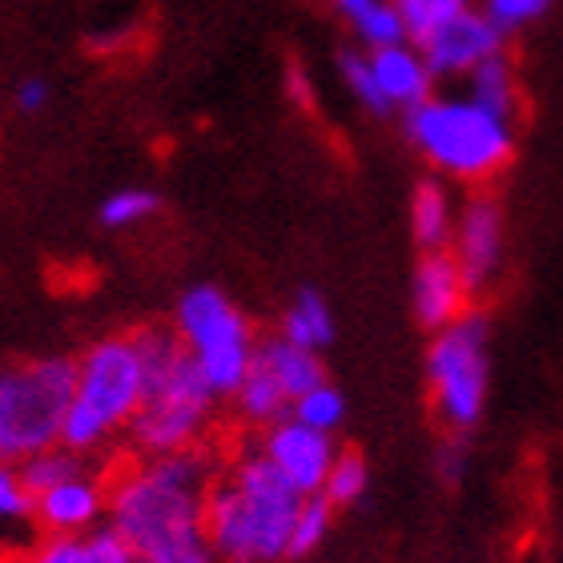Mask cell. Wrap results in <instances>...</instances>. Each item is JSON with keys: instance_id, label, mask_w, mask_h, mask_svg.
Segmentation results:
<instances>
[{"instance_id": "20", "label": "cell", "mask_w": 563, "mask_h": 563, "mask_svg": "<svg viewBox=\"0 0 563 563\" xmlns=\"http://www.w3.org/2000/svg\"><path fill=\"white\" fill-rule=\"evenodd\" d=\"M411 230H415V242L422 250H443L451 238H455V218H451V198H446L443 186H434V181H422L415 189V201H411Z\"/></svg>"}, {"instance_id": "6", "label": "cell", "mask_w": 563, "mask_h": 563, "mask_svg": "<svg viewBox=\"0 0 563 563\" xmlns=\"http://www.w3.org/2000/svg\"><path fill=\"white\" fill-rule=\"evenodd\" d=\"M407 137L419 145L422 157H431L443 174L479 181L507 165L516 133L511 118H499L471 97H431L407 113Z\"/></svg>"}, {"instance_id": "14", "label": "cell", "mask_w": 563, "mask_h": 563, "mask_svg": "<svg viewBox=\"0 0 563 563\" xmlns=\"http://www.w3.org/2000/svg\"><path fill=\"white\" fill-rule=\"evenodd\" d=\"M371 65H375L378 89H383V97L390 101V109L411 113V109H419L422 101H431L434 73L419 48H411V41H407V45H390V48L371 53Z\"/></svg>"}, {"instance_id": "3", "label": "cell", "mask_w": 563, "mask_h": 563, "mask_svg": "<svg viewBox=\"0 0 563 563\" xmlns=\"http://www.w3.org/2000/svg\"><path fill=\"white\" fill-rule=\"evenodd\" d=\"M137 339L141 354H145V371H150V390L125 431V443L137 459L194 451L201 446V434L213 419L218 390L189 358L177 330L145 327L137 330Z\"/></svg>"}, {"instance_id": "25", "label": "cell", "mask_w": 563, "mask_h": 563, "mask_svg": "<svg viewBox=\"0 0 563 563\" xmlns=\"http://www.w3.org/2000/svg\"><path fill=\"white\" fill-rule=\"evenodd\" d=\"M290 419L306 422V427H314V431L334 434L342 427V419H346V399H342L339 387H330V383H318L314 390H306L302 399H294Z\"/></svg>"}, {"instance_id": "21", "label": "cell", "mask_w": 563, "mask_h": 563, "mask_svg": "<svg viewBox=\"0 0 563 563\" xmlns=\"http://www.w3.org/2000/svg\"><path fill=\"white\" fill-rule=\"evenodd\" d=\"M471 101H479L483 109H492L499 118H511L516 113V77H511V65L504 60V53L492 60H483L479 69H471Z\"/></svg>"}, {"instance_id": "23", "label": "cell", "mask_w": 563, "mask_h": 563, "mask_svg": "<svg viewBox=\"0 0 563 563\" xmlns=\"http://www.w3.org/2000/svg\"><path fill=\"white\" fill-rule=\"evenodd\" d=\"M402 24H407V41L422 45L431 41L439 29H446L451 21H459L463 12H471L467 0H395Z\"/></svg>"}, {"instance_id": "5", "label": "cell", "mask_w": 563, "mask_h": 563, "mask_svg": "<svg viewBox=\"0 0 563 563\" xmlns=\"http://www.w3.org/2000/svg\"><path fill=\"white\" fill-rule=\"evenodd\" d=\"M77 363L45 354L0 366V467H21L60 443Z\"/></svg>"}, {"instance_id": "4", "label": "cell", "mask_w": 563, "mask_h": 563, "mask_svg": "<svg viewBox=\"0 0 563 563\" xmlns=\"http://www.w3.org/2000/svg\"><path fill=\"white\" fill-rule=\"evenodd\" d=\"M145 390H150V371H145L137 334L97 339L77 358L60 446H69L77 455H97L101 446L130 431L133 415L145 402Z\"/></svg>"}, {"instance_id": "7", "label": "cell", "mask_w": 563, "mask_h": 563, "mask_svg": "<svg viewBox=\"0 0 563 563\" xmlns=\"http://www.w3.org/2000/svg\"><path fill=\"white\" fill-rule=\"evenodd\" d=\"M174 330L181 346L189 351V358L198 363V371L218 390V399L238 395V387L246 383L250 366L258 358V342H254L246 314L230 302V294H222L210 282L189 286L177 298Z\"/></svg>"}, {"instance_id": "22", "label": "cell", "mask_w": 563, "mask_h": 563, "mask_svg": "<svg viewBox=\"0 0 563 563\" xmlns=\"http://www.w3.org/2000/svg\"><path fill=\"white\" fill-rule=\"evenodd\" d=\"M157 210H162V194L145 186H121L97 206V222L106 230H130V225L150 222Z\"/></svg>"}, {"instance_id": "16", "label": "cell", "mask_w": 563, "mask_h": 563, "mask_svg": "<svg viewBox=\"0 0 563 563\" xmlns=\"http://www.w3.org/2000/svg\"><path fill=\"white\" fill-rule=\"evenodd\" d=\"M339 16L354 29L371 53L390 45H407V24H402L395 0H334Z\"/></svg>"}, {"instance_id": "15", "label": "cell", "mask_w": 563, "mask_h": 563, "mask_svg": "<svg viewBox=\"0 0 563 563\" xmlns=\"http://www.w3.org/2000/svg\"><path fill=\"white\" fill-rule=\"evenodd\" d=\"M12 563H137V555L118 531L101 523L85 536H45Z\"/></svg>"}, {"instance_id": "1", "label": "cell", "mask_w": 563, "mask_h": 563, "mask_svg": "<svg viewBox=\"0 0 563 563\" xmlns=\"http://www.w3.org/2000/svg\"><path fill=\"white\" fill-rule=\"evenodd\" d=\"M213 479V459L201 446L137 459L109 483L106 523L130 543L137 563H222L206 523Z\"/></svg>"}, {"instance_id": "18", "label": "cell", "mask_w": 563, "mask_h": 563, "mask_svg": "<svg viewBox=\"0 0 563 563\" xmlns=\"http://www.w3.org/2000/svg\"><path fill=\"white\" fill-rule=\"evenodd\" d=\"M282 339H290L294 346H306V351H322L334 342V314H330V302L318 290H298L294 294L290 310L282 318Z\"/></svg>"}, {"instance_id": "31", "label": "cell", "mask_w": 563, "mask_h": 563, "mask_svg": "<svg viewBox=\"0 0 563 563\" xmlns=\"http://www.w3.org/2000/svg\"><path fill=\"white\" fill-rule=\"evenodd\" d=\"M48 97H53V89H48L45 77H24V81L16 85V109H21V113H29V118L45 113Z\"/></svg>"}, {"instance_id": "24", "label": "cell", "mask_w": 563, "mask_h": 563, "mask_svg": "<svg viewBox=\"0 0 563 563\" xmlns=\"http://www.w3.org/2000/svg\"><path fill=\"white\" fill-rule=\"evenodd\" d=\"M85 467H89V463H85V455H77V451H69V446L57 443V446H48V451H41V455L24 459L21 479L36 499L41 492L57 487V483H65L69 475H77V471H85Z\"/></svg>"}, {"instance_id": "17", "label": "cell", "mask_w": 563, "mask_h": 563, "mask_svg": "<svg viewBox=\"0 0 563 563\" xmlns=\"http://www.w3.org/2000/svg\"><path fill=\"white\" fill-rule=\"evenodd\" d=\"M258 358L274 371V378L282 383V390L294 399H302L306 390H314L318 383H327L322 375V363H318V351H306V346H294L290 339H271L258 346Z\"/></svg>"}, {"instance_id": "29", "label": "cell", "mask_w": 563, "mask_h": 563, "mask_svg": "<svg viewBox=\"0 0 563 563\" xmlns=\"http://www.w3.org/2000/svg\"><path fill=\"white\" fill-rule=\"evenodd\" d=\"M29 516H36V499L24 487L21 467H0V519L16 523V519H29Z\"/></svg>"}, {"instance_id": "2", "label": "cell", "mask_w": 563, "mask_h": 563, "mask_svg": "<svg viewBox=\"0 0 563 563\" xmlns=\"http://www.w3.org/2000/svg\"><path fill=\"white\" fill-rule=\"evenodd\" d=\"M306 495L286 483L271 459L246 455L218 475L206 504L210 543L222 563L290 560V531Z\"/></svg>"}, {"instance_id": "10", "label": "cell", "mask_w": 563, "mask_h": 563, "mask_svg": "<svg viewBox=\"0 0 563 563\" xmlns=\"http://www.w3.org/2000/svg\"><path fill=\"white\" fill-rule=\"evenodd\" d=\"M427 57L434 77H455V73L479 69L483 60H492L504 53V29L487 16V12H463L459 21H451L446 29L415 45Z\"/></svg>"}, {"instance_id": "28", "label": "cell", "mask_w": 563, "mask_h": 563, "mask_svg": "<svg viewBox=\"0 0 563 563\" xmlns=\"http://www.w3.org/2000/svg\"><path fill=\"white\" fill-rule=\"evenodd\" d=\"M339 69H342V81H346V89L354 93L358 106L371 109V113H390V101L383 97V89H378L375 65H371L366 53H342Z\"/></svg>"}, {"instance_id": "11", "label": "cell", "mask_w": 563, "mask_h": 563, "mask_svg": "<svg viewBox=\"0 0 563 563\" xmlns=\"http://www.w3.org/2000/svg\"><path fill=\"white\" fill-rule=\"evenodd\" d=\"M36 523L48 536H85L109 519V483L97 479L93 467L77 471L65 483L36 495Z\"/></svg>"}, {"instance_id": "9", "label": "cell", "mask_w": 563, "mask_h": 563, "mask_svg": "<svg viewBox=\"0 0 563 563\" xmlns=\"http://www.w3.org/2000/svg\"><path fill=\"white\" fill-rule=\"evenodd\" d=\"M262 455L286 475V483L298 495H322L339 451H334V439L327 431H314L298 419H282L266 431Z\"/></svg>"}, {"instance_id": "19", "label": "cell", "mask_w": 563, "mask_h": 563, "mask_svg": "<svg viewBox=\"0 0 563 563\" xmlns=\"http://www.w3.org/2000/svg\"><path fill=\"white\" fill-rule=\"evenodd\" d=\"M238 411L246 415L250 422H266V427H274V422L290 419V395L282 390V383L274 378V371L262 358H254V366H250L246 383L238 387Z\"/></svg>"}, {"instance_id": "30", "label": "cell", "mask_w": 563, "mask_h": 563, "mask_svg": "<svg viewBox=\"0 0 563 563\" xmlns=\"http://www.w3.org/2000/svg\"><path fill=\"white\" fill-rule=\"evenodd\" d=\"M548 4H552V0H487V9L483 12H487L504 33H511V29H519V24H531L536 16H543Z\"/></svg>"}, {"instance_id": "27", "label": "cell", "mask_w": 563, "mask_h": 563, "mask_svg": "<svg viewBox=\"0 0 563 563\" xmlns=\"http://www.w3.org/2000/svg\"><path fill=\"white\" fill-rule=\"evenodd\" d=\"M366 483H371V475H366L363 455H354V451H339V459H334V467H330V475H327L322 495H327L334 507H351L366 495Z\"/></svg>"}, {"instance_id": "32", "label": "cell", "mask_w": 563, "mask_h": 563, "mask_svg": "<svg viewBox=\"0 0 563 563\" xmlns=\"http://www.w3.org/2000/svg\"><path fill=\"white\" fill-rule=\"evenodd\" d=\"M125 41H130V33H125V29H109V33L89 36V48H93V53H101V57H113V53H121V48H125Z\"/></svg>"}, {"instance_id": "12", "label": "cell", "mask_w": 563, "mask_h": 563, "mask_svg": "<svg viewBox=\"0 0 563 563\" xmlns=\"http://www.w3.org/2000/svg\"><path fill=\"white\" fill-rule=\"evenodd\" d=\"M451 254H455L471 294L483 290L487 282H495L499 258H504V213H499L495 201L479 198L463 210V218L455 225V250Z\"/></svg>"}, {"instance_id": "13", "label": "cell", "mask_w": 563, "mask_h": 563, "mask_svg": "<svg viewBox=\"0 0 563 563\" xmlns=\"http://www.w3.org/2000/svg\"><path fill=\"white\" fill-rule=\"evenodd\" d=\"M467 278L459 271L455 254H443V250H427L422 262L415 266V314H419L422 327L443 330L451 327L455 318H463L467 310Z\"/></svg>"}, {"instance_id": "33", "label": "cell", "mask_w": 563, "mask_h": 563, "mask_svg": "<svg viewBox=\"0 0 563 563\" xmlns=\"http://www.w3.org/2000/svg\"><path fill=\"white\" fill-rule=\"evenodd\" d=\"M286 85H290V97L298 101V106H310V101H314V93H310V77H306L302 65H290V69H286Z\"/></svg>"}, {"instance_id": "8", "label": "cell", "mask_w": 563, "mask_h": 563, "mask_svg": "<svg viewBox=\"0 0 563 563\" xmlns=\"http://www.w3.org/2000/svg\"><path fill=\"white\" fill-rule=\"evenodd\" d=\"M487 342H492L487 318L467 310L434 334L431 354H427L434 407L455 431H471L483 415V402H487V371H492Z\"/></svg>"}, {"instance_id": "26", "label": "cell", "mask_w": 563, "mask_h": 563, "mask_svg": "<svg viewBox=\"0 0 563 563\" xmlns=\"http://www.w3.org/2000/svg\"><path fill=\"white\" fill-rule=\"evenodd\" d=\"M330 519H334V504H330L327 495H306L290 531V560H302V555H310L318 543L327 540Z\"/></svg>"}, {"instance_id": "34", "label": "cell", "mask_w": 563, "mask_h": 563, "mask_svg": "<svg viewBox=\"0 0 563 563\" xmlns=\"http://www.w3.org/2000/svg\"><path fill=\"white\" fill-rule=\"evenodd\" d=\"M439 463H443L446 479H459V475H463V467H467V455H463V446H451V451H443V459H439Z\"/></svg>"}]
</instances>
